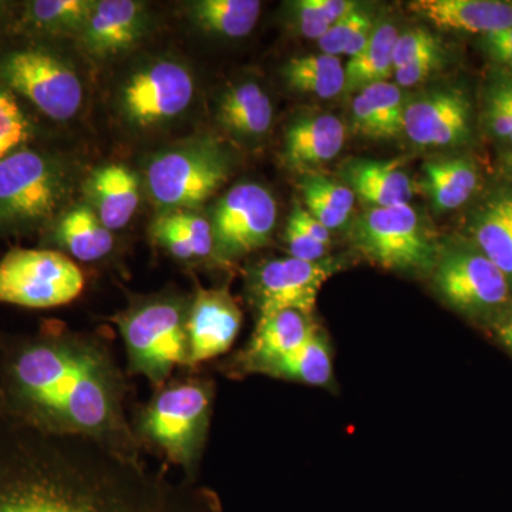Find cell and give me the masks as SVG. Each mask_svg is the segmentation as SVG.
<instances>
[{
  "mask_svg": "<svg viewBox=\"0 0 512 512\" xmlns=\"http://www.w3.org/2000/svg\"><path fill=\"white\" fill-rule=\"evenodd\" d=\"M0 512H218L195 481L173 480L100 441L33 429L0 407Z\"/></svg>",
  "mask_w": 512,
  "mask_h": 512,
  "instance_id": "cell-1",
  "label": "cell"
},
{
  "mask_svg": "<svg viewBox=\"0 0 512 512\" xmlns=\"http://www.w3.org/2000/svg\"><path fill=\"white\" fill-rule=\"evenodd\" d=\"M124 403L126 380L99 340L57 322L33 335L0 338V407L33 429L140 456Z\"/></svg>",
  "mask_w": 512,
  "mask_h": 512,
  "instance_id": "cell-2",
  "label": "cell"
},
{
  "mask_svg": "<svg viewBox=\"0 0 512 512\" xmlns=\"http://www.w3.org/2000/svg\"><path fill=\"white\" fill-rule=\"evenodd\" d=\"M214 384L204 379L165 383L131 421L140 446L163 454L195 481L212 416Z\"/></svg>",
  "mask_w": 512,
  "mask_h": 512,
  "instance_id": "cell-3",
  "label": "cell"
},
{
  "mask_svg": "<svg viewBox=\"0 0 512 512\" xmlns=\"http://www.w3.org/2000/svg\"><path fill=\"white\" fill-rule=\"evenodd\" d=\"M190 302L174 292L146 296L113 318L126 345L128 372L163 387L175 367L190 366Z\"/></svg>",
  "mask_w": 512,
  "mask_h": 512,
  "instance_id": "cell-4",
  "label": "cell"
},
{
  "mask_svg": "<svg viewBox=\"0 0 512 512\" xmlns=\"http://www.w3.org/2000/svg\"><path fill=\"white\" fill-rule=\"evenodd\" d=\"M62 158L22 147L0 160V235L28 234L56 218L70 194Z\"/></svg>",
  "mask_w": 512,
  "mask_h": 512,
  "instance_id": "cell-5",
  "label": "cell"
},
{
  "mask_svg": "<svg viewBox=\"0 0 512 512\" xmlns=\"http://www.w3.org/2000/svg\"><path fill=\"white\" fill-rule=\"evenodd\" d=\"M22 36L28 42L0 47V84L47 119L72 120L83 103L79 76L37 37Z\"/></svg>",
  "mask_w": 512,
  "mask_h": 512,
  "instance_id": "cell-6",
  "label": "cell"
},
{
  "mask_svg": "<svg viewBox=\"0 0 512 512\" xmlns=\"http://www.w3.org/2000/svg\"><path fill=\"white\" fill-rule=\"evenodd\" d=\"M228 174L227 154L215 141L198 138L151 157L146 181L151 200L168 214L200 207L220 190Z\"/></svg>",
  "mask_w": 512,
  "mask_h": 512,
  "instance_id": "cell-7",
  "label": "cell"
},
{
  "mask_svg": "<svg viewBox=\"0 0 512 512\" xmlns=\"http://www.w3.org/2000/svg\"><path fill=\"white\" fill-rule=\"evenodd\" d=\"M84 288L82 269L55 249H10L0 259V303L49 309L73 302Z\"/></svg>",
  "mask_w": 512,
  "mask_h": 512,
  "instance_id": "cell-8",
  "label": "cell"
},
{
  "mask_svg": "<svg viewBox=\"0 0 512 512\" xmlns=\"http://www.w3.org/2000/svg\"><path fill=\"white\" fill-rule=\"evenodd\" d=\"M353 244L373 264L396 271H420L436 265V247L409 205L372 208L357 218Z\"/></svg>",
  "mask_w": 512,
  "mask_h": 512,
  "instance_id": "cell-9",
  "label": "cell"
},
{
  "mask_svg": "<svg viewBox=\"0 0 512 512\" xmlns=\"http://www.w3.org/2000/svg\"><path fill=\"white\" fill-rule=\"evenodd\" d=\"M278 208L262 185H235L215 205L212 234L222 259H234L265 247L276 225Z\"/></svg>",
  "mask_w": 512,
  "mask_h": 512,
  "instance_id": "cell-10",
  "label": "cell"
},
{
  "mask_svg": "<svg viewBox=\"0 0 512 512\" xmlns=\"http://www.w3.org/2000/svg\"><path fill=\"white\" fill-rule=\"evenodd\" d=\"M194 92V77L184 64L157 60L131 74L121 93V106L136 126H158L181 116Z\"/></svg>",
  "mask_w": 512,
  "mask_h": 512,
  "instance_id": "cell-11",
  "label": "cell"
},
{
  "mask_svg": "<svg viewBox=\"0 0 512 512\" xmlns=\"http://www.w3.org/2000/svg\"><path fill=\"white\" fill-rule=\"evenodd\" d=\"M335 269L330 262H306L292 256L259 265L252 278L259 318L281 311L312 316L320 289Z\"/></svg>",
  "mask_w": 512,
  "mask_h": 512,
  "instance_id": "cell-12",
  "label": "cell"
},
{
  "mask_svg": "<svg viewBox=\"0 0 512 512\" xmlns=\"http://www.w3.org/2000/svg\"><path fill=\"white\" fill-rule=\"evenodd\" d=\"M436 286L443 298L464 312H484L510 298L508 278L480 251L453 249L436 264Z\"/></svg>",
  "mask_w": 512,
  "mask_h": 512,
  "instance_id": "cell-13",
  "label": "cell"
},
{
  "mask_svg": "<svg viewBox=\"0 0 512 512\" xmlns=\"http://www.w3.org/2000/svg\"><path fill=\"white\" fill-rule=\"evenodd\" d=\"M242 326V312L224 289H200L190 302L187 333L190 367L224 355Z\"/></svg>",
  "mask_w": 512,
  "mask_h": 512,
  "instance_id": "cell-14",
  "label": "cell"
},
{
  "mask_svg": "<svg viewBox=\"0 0 512 512\" xmlns=\"http://www.w3.org/2000/svg\"><path fill=\"white\" fill-rule=\"evenodd\" d=\"M470 131V103L457 90L431 93L404 109L403 133L417 146H458Z\"/></svg>",
  "mask_w": 512,
  "mask_h": 512,
  "instance_id": "cell-15",
  "label": "cell"
},
{
  "mask_svg": "<svg viewBox=\"0 0 512 512\" xmlns=\"http://www.w3.org/2000/svg\"><path fill=\"white\" fill-rule=\"evenodd\" d=\"M148 13L144 3L134 0H100L80 33V40L92 56L111 57L137 45L148 29Z\"/></svg>",
  "mask_w": 512,
  "mask_h": 512,
  "instance_id": "cell-16",
  "label": "cell"
},
{
  "mask_svg": "<svg viewBox=\"0 0 512 512\" xmlns=\"http://www.w3.org/2000/svg\"><path fill=\"white\" fill-rule=\"evenodd\" d=\"M312 316L281 311L261 316L254 335L237 359V372L264 373L266 367L298 349L315 332Z\"/></svg>",
  "mask_w": 512,
  "mask_h": 512,
  "instance_id": "cell-17",
  "label": "cell"
},
{
  "mask_svg": "<svg viewBox=\"0 0 512 512\" xmlns=\"http://www.w3.org/2000/svg\"><path fill=\"white\" fill-rule=\"evenodd\" d=\"M409 9L441 30L491 35L512 25V3L500 0H416Z\"/></svg>",
  "mask_w": 512,
  "mask_h": 512,
  "instance_id": "cell-18",
  "label": "cell"
},
{
  "mask_svg": "<svg viewBox=\"0 0 512 512\" xmlns=\"http://www.w3.org/2000/svg\"><path fill=\"white\" fill-rule=\"evenodd\" d=\"M90 207L111 232L126 227L140 204L137 175L123 164L96 168L84 183Z\"/></svg>",
  "mask_w": 512,
  "mask_h": 512,
  "instance_id": "cell-19",
  "label": "cell"
},
{
  "mask_svg": "<svg viewBox=\"0 0 512 512\" xmlns=\"http://www.w3.org/2000/svg\"><path fill=\"white\" fill-rule=\"evenodd\" d=\"M346 128L332 114L295 121L286 131L284 158L289 167L306 171L329 163L345 146Z\"/></svg>",
  "mask_w": 512,
  "mask_h": 512,
  "instance_id": "cell-20",
  "label": "cell"
},
{
  "mask_svg": "<svg viewBox=\"0 0 512 512\" xmlns=\"http://www.w3.org/2000/svg\"><path fill=\"white\" fill-rule=\"evenodd\" d=\"M93 0H30L16 6L10 33L47 39L80 35Z\"/></svg>",
  "mask_w": 512,
  "mask_h": 512,
  "instance_id": "cell-21",
  "label": "cell"
},
{
  "mask_svg": "<svg viewBox=\"0 0 512 512\" xmlns=\"http://www.w3.org/2000/svg\"><path fill=\"white\" fill-rule=\"evenodd\" d=\"M400 161H352L346 165L345 178L350 190L373 208L409 205L413 185L409 175L399 168Z\"/></svg>",
  "mask_w": 512,
  "mask_h": 512,
  "instance_id": "cell-22",
  "label": "cell"
},
{
  "mask_svg": "<svg viewBox=\"0 0 512 512\" xmlns=\"http://www.w3.org/2000/svg\"><path fill=\"white\" fill-rule=\"evenodd\" d=\"M52 241L77 261L97 262L113 251L114 237L90 205H76L57 218L50 229Z\"/></svg>",
  "mask_w": 512,
  "mask_h": 512,
  "instance_id": "cell-23",
  "label": "cell"
},
{
  "mask_svg": "<svg viewBox=\"0 0 512 512\" xmlns=\"http://www.w3.org/2000/svg\"><path fill=\"white\" fill-rule=\"evenodd\" d=\"M404 109L402 90L396 84H373L353 100V128L369 138L397 137L403 133Z\"/></svg>",
  "mask_w": 512,
  "mask_h": 512,
  "instance_id": "cell-24",
  "label": "cell"
},
{
  "mask_svg": "<svg viewBox=\"0 0 512 512\" xmlns=\"http://www.w3.org/2000/svg\"><path fill=\"white\" fill-rule=\"evenodd\" d=\"M271 100L256 83H242L224 94L220 120L228 130L242 137H261L272 124Z\"/></svg>",
  "mask_w": 512,
  "mask_h": 512,
  "instance_id": "cell-25",
  "label": "cell"
},
{
  "mask_svg": "<svg viewBox=\"0 0 512 512\" xmlns=\"http://www.w3.org/2000/svg\"><path fill=\"white\" fill-rule=\"evenodd\" d=\"M397 37L399 33L392 23H382L373 30L367 45L350 57L345 67L348 92H362L373 84L387 82L394 73L393 50Z\"/></svg>",
  "mask_w": 512,
  "mask_h": 512,
  "instance_id": "cell-26",
  "label": "cell"
},
{
  "mask_svg": "<svg viewBox=\"0 0 512 512\" xmlns=\"http://www.w3.org/2000/svg\"><path fill=\"white\" fill-rule=\"evenodd\" d=\"M476 167L466 158L431 161L424 165V187L439 211L460 208L477 188Z\"/></svg>",
  "mask_w": 512,
  "mask_h": 512,
  "instance_id": "cell-27",
  "label": "cell"
},
{
  "mask_svg": "<svg viewBox=\"0 0 512 512\" xmlns=\"http://www.w3.org/2000/svg\"><path fill=\"white\" fill-rule=\"evenodd\" d=\"M262 375L311 386H326L333 379V362L328 340L316 329L298 349L266 367Z\"/></svg>",
  "mask_w": 512,
  "mask_h": 512,
  "instance_id": "cell-28",
  "label": "cell"
},
{
  "mask_svg": "<svg viewBox=\"0 0 512 512\" xmlns=\"http://www.w3.org/2000/svg\"><path fill=\"white\" fill-rule=\"evenodd\" d=\"M258 0H198L191 18L202 30L225 37H244L254 30L261 13Z\"/></svg>",
  "mask_w": 512,
  "mask_h": 512,
  "instance_id": "cell-29",
  "label": "cell"
},
{
  "mask_svg": "<svg viewBox=\"0 0 512 512\" xmlns=\"http://www.w3.org/2000/svg\"><path fill=\"white\" fill-rule=\"evenodd\" d=\"M282 76L293 90L311 93L320 99H333L345 90V67L336 56L293 57L285 64Z\"/></svg>",
  "mask_w": 512,
  "mask_h": 512,
  "instance_id": "cell-30",
  "label": "cell"
},
{
  "mask_svg": "<svg viewBox=\"0 0 512 512\" xmlns=\"http://www.w3.org/2000/svg\"><path fill=\"white\" fill-rule=\"evenodd\" d=\"M481 254L508 279L512 278V197H501L488 204L474 229Z\"/></svg>",
  "mask_w": 512,
  "mask_h": 512,
  "instance_id": "cell-31",
  "label": "cell"
},
{
  "mask_svg": "<svg viewBox=\"0 0 512 512\" xmlns=\"http://www.w3.org/2000/svg\"><path fill=\"white\" fill-rule=\"evenodd\" d=\"M301 191L306 211L329 231L346 224L356 200L348 185L336 183L323 175L309 174L302 180Z\"/></svg>",
  "mask_w": 512,
  "mask_h": 512,
  "instance_id": "cell-32",
  "label": "cell"
},
{
  "mask_svg": "<svg viewBox=\"0 0 512 512\" xmlns=\"http://www.w3.org/2000/svg\"><path fill=\"white\" fill-rule=\"evenodd\" d=\"M375 26L365 10L356 8L345 18L330 26L326 35L319 40L325 55L356 56L369 42Z\"/></svg>",
  "mask_w": 512,
  "mask_h": 512,
  "instance_id": "cell-33",
  "label": "cell"
},
{
  "mask_svg": "<svg viewBox=\"0 0 512 512\" xmlns=\"http://www.w3.org/2000/svg\"><path fill=\"white\" fill-rule=\"evenodd\" d=\"M35 124L20 101L0 84V160L35 140Z\"/></svg>",
  "mask_w": 512,
  "mask_h": 512,
  "instance_id": "cell-34",
  "label": "cell"
},
{
  "mask_svg": "<svg viewBox=\"0 0 512 512\" xmlns=\"http://www.w3.org/2000/svg\"><path fill=\"white\" fill-rule=\"evenodd\" d=\"M487 120L495 136L512 143V76L493 84L487 96Z\"/></svg>",
  "mask_w": 512,
  "mask_h": 512,
  "instance_id": "cell-35",
  "label": "cell"
},
{
  "mask_svg": "<svg viewBox=\"0 0 512 512\" xmlns=\"http://www.w3.org/2000/svg\"><path fill=\"white\" fill-rule=\"evenodd\" d=\"M153 237L161 248H164L168 254L174 256L178 261L190 262L197 259L187 235H185L181 225L175 221L171 212L170 214H164L154 224Z\"/></svg>",
  "mask_w": 512,
  "mask_h": 512,
  "instance_id": "cell-36",
  "label": "cell"
},
{
  "mask_svg": "<svg viewBox=\"0 0 512 512\" xmlns=\"http://www.w3.org/2000/svg\"><path fill=\"white\" fill-rule=\"evenodd\" d=\"M171 214L174 215L175 221L181 225L187 235L188 241L194 249L195 258H210L215 249L211 222L192 211H177L171 212Z\"/></svg>",
  "mask_w": 512,
  "mask_h": 512,
  "instance_id": "cell-37",
  "label": "cell"
},
{
  "mask_svg": "<svg viewBox=\"0 0 512 512\" xmlns=\"http://www.w3.org/2000/svg\"><path fill=\"white\" fill-rule=\"evenodd\" d=\"M437 49H440L439 40L429 30H409L397 37L393 50L394 69Z\"/></svg>",
  "mask_w": 512,
  "mask_h": 512,
  "instance_id": "cell-38",
  "label": "cell"
},
{
  "mask_svg": "<svg viewBox=\"0 0 512 512\" xmlns=\"http://www.w3.org/2000/svg\"><path fill=\"white\" fill-rule=\"evenodd\" d=\"M286 245H288L289 254L292 258L301 259L306 262L323 261L326 255L325 245L319 244L312 237H309L301 227L292 220L286 225Z\"/></svg>",
  "mask_w": 512,
  "mask_h": 512,
  "instance_id": "cell-39",
  "label": "cell"
},
{
  "mask_svg": "<svg viewBox=\"0 0 512 512\" xmlns=\"http://www.w3.org/2000/svg\"><path fill=\"white\" fill-rule=\"evenodd\" d=\"M441 50H433L426 55L417 57L412 62L394 69V79L402 87H412L429 79L430 74L440 66Z\"/></svg>",
  "mask_w": 512,
  "mask_h": 512,
  "instance_id": "cell-40",
  "label": "cell"
},
{
  "mask_svg": "<svg viewBox=\"0 0 512 512\" xmlns=\"http://www.w3.org/2000/svg\"><path fill=\"white\" fill-rule=\"evenodd\" d=\"M293 9H295V18L299 30L308 39H315L319 42L332 26L329 20L320 12L318 6L315 5V0L296 2Z\"/></svg>",
  "mask_w": 512,
  "mask_h": 512,
  "instance_id": "cell-41",
  "label": "cell"
},
{
  "mask_svg": "<svg viewBox=\"0 0 512 512\" xmlns=\"http://www.w3.org/2000/svg\"><path fill=\"white\" fill-rule=\"evenodd\" d=\"M483 45L494 62L512 69V25L500 32L483 36Z\"/></svg>",
  "mask_w": 512,
  "mask_h": 512,
  "instance_id": "cell-42",
  "label": "cell"
},
{
  "mask_svg": "<svg viewBox=\"0 0 512 512\" xmlns=\"http://www.w3.org/2000/svg\"><path fill=\"white\" fill-rule=\"evenodd\" d=\"M289 220L295 222L298 227H301L309 237L318 241L319 244L325 245V247H329L330 245V231L325 225L320 224L315 217H312L305 208H302L301 205H295L293 208L291 217Z\"/></svg>",
  "mask_w": 512,
  "mask_h": 512,
  "instance_id": "cell-43",
  "label": "cell"
},
{
  "mask_svg": "<svg viewBox=\"0 0 512 512\" xmlns=\"http://www.w3.org/2000/svg\"><path fill=\"white\" fill-rule=\"evenodd\" d=\"M315 5L318 6L323 16L329 20L330 25H335L338 20L345 18L350 12L359 8L357 3L349 2V0H315Z\"/></svg>",
  "mask_w": 512,
  "mask_h": 512,
  "instance_id": "cell-44",
  "label": "cell"
},
{
  "mask_svg": "<svg viewBox=\"0 0 512 512\" xmlns=\"http://www.w3.org/2000/svg\"><path fill=\"white\" fill-rule=\"evenodd\" d=\"M15 8L12 3L0 2V37L9 35L12 29L13 16H15Z\"/></svg>",
  "mask_w": 512,
  "mask_h": 512,
  "instance_id": "cell-45",
  "label": "cell"
},
{
  "mask_svg": "<svg viewBox=\"0 0 512 512\" xmlns=\"http://www.w3.org/2000/svg\"><path fill=\"white\" fill-rule=\"evenodd\" d=\"M497 335L505 348L510 349L512 352V318L504 322L503 325L498 326Z\"/></svg>",
  "mask_w": 512,
  "mask_h": 512,
  "instance_id": "cell-46",
  "label": "cell"
},
{
  "mask_svg": "<svg viewBox=\"0 0 512 512\" xmlns=\"http://www.w3.org/2000/svg\"><path fill=\"white\" fill-rule=\"evenodd\" d=\"M505 167H507L512 173V151L507 154V157H505Z\"/></svg>",
  "mask_w": 512,
  "mask_h": 512,
  "instance_id": "cell-47",
  "label": "cell"
}]
</instances>
